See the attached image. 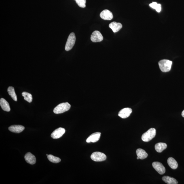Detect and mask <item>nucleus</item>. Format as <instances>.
<instances>
[{"label": "nucleus", "mask_w": 184, "mask_h": 184, "mask_svg": "<svg viewBox=\"0 0 184 184\" xmlns=\"http://www.w3.org/2000/svg\"><path fill=\"white\" fill-rule=\"evenodd\" d=\"M172 62L167 60H161L159 62V65L161 70L164 73L170 71L171 68Z\"/></svg>", "instance_id": "1"}, {"label": "nucleus", "mask_w": 184, "mask_h": 184, "mask_svg": "<svg viewBox=\"0 0 184 184\" xmlns=\"http://www.w3.org/2000/svg\"><path fill=\"white\" fill-rule=\"evenodd\" d=\"M156 135V130L151 128L142 135V139L144 142H148L154 138Z\"/></svg>", "instance_id": "2"}, {"label": "nucleus", "mask_w": 184, "mask_h": 184, "mask_svg": "<svg viewBox=\"0 0 184 184\" xmlns=\"http://www.w3.org/2000/svg\"><path fill=\"white\" fill-rule=\"evenodd\" d=\"M71 107V105L68 103H60L54 108L53 112L56 114H62L69 110Z\"/></svg>", "instance_id": "3"}, {"label": "nucleus", "mask_w": 184, "mask_h": 184, "mask_svg": "<svg viewBox=\"0 0 184 184\" xmlns=\"http://www.w3.org/2000/svg\"><path fill=\"white\" fill-rule=\"evenodd\" d=\"M76 41L75 34L72 33L70 34L66 42L65 49L66 51H68L71 50L75 45Z\"/></svg>", "instance_id": "4"}, {"label": "nucleus", "mask_w": 184, "mask_h": 184, "mask_svg": "<svg viewBox=\"0 0 184 184\" xmlns=\"http://www.w3.org/2000/svg\"><path fill=\"white\" fill-rule=\"evenodd\" d=\"M91 158L95 162H102L106 160L107 156L103 153L96 152L91 155Z\"/></svg>", "instance_id": "5"}, {"label": "nucleus", "mask_w": 184, "mask_h": 184, "mask_svg": "<svg viewBox=\"0 0 184 184\" xmlns=\"http://www.w3.org/2000/svg\"><path fill=\"white\" fill-rule=\"evenodd\" d=\"M103 38L101 33L99 31H94L91 36V40L93 42H100L103 40Z\"/></svg>", "instance_id": "6"}, {"label": "nucleus", "mask_w": 184, "mask_h": 184, "mask_svg": "<svg viewBox=\"0 0 184 184\" xmlns=\"http://www.w3.org/2000/svg\"><path fill=\"white\" fill-rule=\"evenodd\" d=\"M65 129L64 128H60L57 129L51 134V137L54 139H58L63 135L65 133Z\"/></svg>", "instance_id": "7"}, {"label": "nucleus", "mask_w": 184, "mask_h": 184, "mask_svg": "<svg viewBox=\"0 0 184 184\" xmlns=\"http://www.w3.org/2000/svg\"><path fill=\"white\" fill-rule=\"evenodd\" d=\"M152 165L153 168L159 174H163L166 172V168L161 163L158 162H153Z\"/></svg>", "instance_id": "8"}, {"label": "nucleus", "mask_w": 184, "mask_h": 184, "mask_svg": "<svg viewBox=\"0 0 184 184\" xmlns=\"http://www.w3.org/2000/svg\"><path fill=\"white\" fill-rule=\"evenodd\" d=\"M100 16L103 20H111L113 18L112 13L107 9L104 10L100 13Z\"/></svg>", "instance_id": "9"}, {"label": "nucleus", "mask_w": 184, "mask_h": 184, "mask_svg": "<svg viewBox=\"0 0 184 184\" xmlns=\"http://www.w3.org/2000/svg\"><path fill=\"white\" fill-rule=\"evenodd\" d=\"M132 112V109L130 108H125L121 109L118 113V116L121 118H126L130 116Z\"/></svg>", "instance_id": "10"}, {"label": "nucleus", "mask_w": 184, "mask_h": 184, "mask_svg": "<svg viewBox=\"0 0 184 184\" xmlns=\"http://www.w3.org/2000/svg\"><path fill=\"white\" fill-rule=\"evenodd\" d=\"M101 133L99 132H96L91 134L86 140L87 143L90 142L95 143L99 140Z\"/></svg>", "instance_id": "11"}, {"label": "nucleus", "mask_w": 184, "mask_h": 184, "mask_svg": "<svg viewBox=\"0 0 184 184\" xmlns=\"http://www.w3.org/2000/svg\"><path fill=\"white\" fill-rule=\"evenodd\" d=\"M24 157L26 162L30 164H35L36 162L35 156L30 153H26Z\"/></svg>", "instance_id": "12"}, {"label": "nucleus", "mask_w": 184, "mask_h": 184, "mask_svg": "<svg viewBox=\"0 0 184 184\" xmlns=\"http://www.w3.org/2000/svg\"><path fill=\"white\" fill-rule=\"evenodd\" d=\"M25 129L24 126L22 125H14L9 127V130L11 132L16 133H19L23 131Z\"/></svg>", "instance_id": "13"}, {"label": "nucleus", "mask_w": 184, "mask_h": 184, "mask_svg": "<svg viewBox=\"0 0 184 184\" xmlns=\"http://www.w3.org/2000/svg\"><path fill=\"white\" fill-rule=\"evenodd\" d=\"M109 26L114 33L118 31L122 27V25L120 23H117L115 22H111L109 24Z\"/></svg>", "instance_id": "14"}, {"label": "nucleus", "mask_w": 184, "mask_h": 184, "mask_svg": "<svg viewBox=\"0 0 184 184\" xmlns=\"http://www.w3.org/2000/svg\"><path fill=\"white\" fill-rule=\"evenodd\" d=\"M0 105L3 111L8 112L10 111V105L6 100L3 98H1L0 100Z\"/></svg>", "instance_id": "15"}, {"label": "nucleus", "mask_w": 184, "mask_h": 184, "mask_svg": "<svg viewBox=\"0 0 184 184\" xmlns=\"http://www.w3.org/2000/svg\"><path fill=\"white\" fill-rule=\"evenodd\" d=\"M136 153L137 157L141 160L146 158L148 156V155L145 151L141 148L138 149L136 150Z\"/></svg>", "instance_id": "16"}, {"label": "nucleus", "mask_w": 184, "mask_h": 184, "mask_svg": "<svg viewBox=\"0 0 184 184\" xmlns=\"http://www.w3.org/2000/svg\"><path fill=\"white\" fill-rule=\"evenodd\" d=\"M167 145L166 143H159L155 144V150L159 153H161L166 149Z\"/></svg>", "instance_id": "17"}, {"label": "nucleus", "mask_w": 184, "mask_h": 184, "mask_svg": "<svg viewBox=\"0 0 184 184\" xmlns=\"http://www.w3.org/2000/svg\"><path fill=\"white\" fill-rule=\"evenodd\" d=\"M168 166L173 170H175L178 168V164L177 161L174 158L170 157L168 158Z\"/></svg>", "instance_id": "18"}, {"label": "nucleus", "mask_w": 184, "mask_h": 184, "mask_svg": "<svg viewBox=\"0 0 184 184\" xmlns=\"http://www.w3.org/2000/svg\"><path fill=\"white\" fill-rule=\"evenodd\" d=\"M162 180L165 183L168 184H177L178 182L174 178L169 177L168 176H164L162 178Z\"/></svg>", "instance_id": "19"}, {"label": "nucleus", "mask_w": 184, "mask_h": 184, "mask_svg": "<svg viewBox=\"0 0 184 184\" xmlns=\"http://www.w3.org/2000/svg\"><path fill=\"white\" fill-rule=\"evenodd\" d=\"M8 92L9 95L11 96L12 99L15 101H17V96L14 87L12 86L9 87L8 88Z\"/></svg>", "instance_id": "20"}, {"label": "nucleus", "mask_w": 184, "mask_h": 184, "mask_svg": "<svg viewBox=\"0 0 184 184\" xmlns=\"http://www.w3.org/2000/svg\"><path fill=\"white\" fill-rule=\"evenodd\" d=\"M22 95L24 97L25 100L26 101L29 103H31L33 100V97L32 95L26 92H23L22 93Z\"/></svg>", "instance_id": "21"}, {"label": "nucleus", "mask_w": 184, "mask_h": 184, "mask_svg": "<svg viewBox=\"0 0 184 184\" xmlns=\"http://www.w3.org/2000/svg\"><path fill=\"white\" fill-rule=\"evenodd\" d=\"M47 158L50 162L54 163H57L61 161V159L59 157H55L51 155H48L47 156Z\"/></svg>", "instance_id": "22"}, {"label": "nucleus", "mask_w": 184, "mask_h": 184, "mask_svg": "<svg viewBox=\"0 0 184 184\" xmlns=\"http://www.w3.org/2000/svg\"><path fill=\"white\" fill-rule=\"evenodd\" d=\"M79 7L84 8L86 7V0H75Z\"/></svg>", "instance_id": "23"}, {"label": "nucleus", "mask_w": 184, "mask_h": 184, "mask_svg": "<svg viewBox=\"0 0 184 184\" xmlns=\"http://www.w3.org/2000/svg\"><path fill=\"white\" fill-rule=\"evenodd\" d=\"M157 4H158L156 2H153V3L150 4L149 5L152 8L155 9Z\"/></svg>", "instance_id": "24"}, {"label": "nucleus", "mask_w": 184, "mask_h": 184, "mask_svg": "<svg viewBox=\"0 0 184 184\" xmlns=\"http://www.w3.org/2000/svg\"><path fill=\"white\" fill-rule=\"evenodd\" d=\"M155 10H156L157 12H160L161 10V5L160 4H157V6L155 9Z\"/></svg>", "instance_id": "25"}, {"label": "nucleus", "mask_w": 184, "mask_h": 184, "mask_svg": "<svg viewBox=\"0 0 184 184\" xmlns=\"http://www.w3.org/2000/svg\"><path fill=\"white\" fill-rule=\"evenodd\" d=\"M181 115H182V116L184 118V110L183 111V112H182Z\"/></svg>", "instance_id": "26"}, {"label": "nucleus", "mask_w": 184, "mask_h": 184, "mask_svg": "<svg viewBox=\"0 0 184 184\" xmlns=\"http://www.w3.org/2000/svg\"><path fill=\"white\" fill-rule=\"evenodd\" d=\"M137 159H139V157H137Z\"/></svg>", "instance_id": "27"}, {"label": "nucleus", "mask_w": 184, "mask_h": 184, "mask_svg": "<svg viewBox=\"0 0 184 184\" xmlns=\"http://www.w3.org/2000/svg\"><path fill=\"white\" fill-rule=\"evenodd\" d=\"M46 155H47V156H48V155L47 154Z\"/></svg>", "instance_id": "28"}]
</instances>
